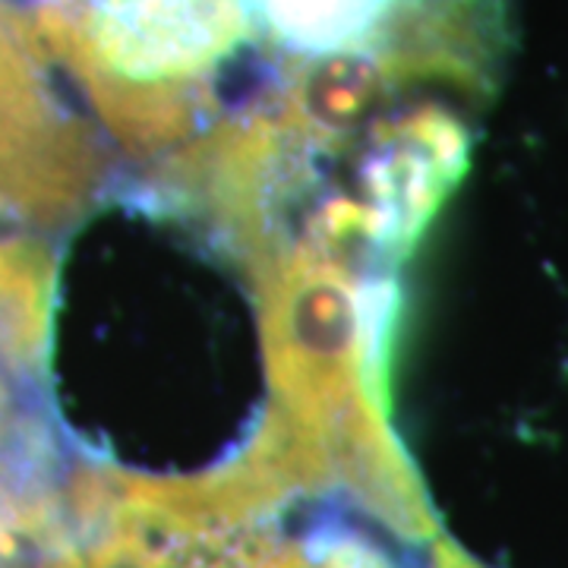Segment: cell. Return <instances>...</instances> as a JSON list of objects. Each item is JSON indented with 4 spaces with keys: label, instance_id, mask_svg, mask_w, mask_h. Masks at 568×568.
<instances>
[{
    "label": "cell",
    "instance_id": "ba28073f",
    "mask_svg": "<svg viewBox=\"0 0 568 568\" xmlns=\"http://www.w3.org/2000/svg\"><path fill=\"white\" fill-rule=\"evenodd\" d=\"M256 39L284 58H316L366 41L395 0H246Z\"/></svg>",
    "mask_w": 568,
    "mask_h": 568
},
{
    "label": "cell",
    "instance_id": "8992f818",
    "mask_svg": "<svg viewBox=\"0 0 568 568\" xmlns=\"http://www.w3.org/2000/svg\"><path fill=\"white\" fill-rule=\"evenodd\" d=\"M54 310V260L29 234H0V452L39 443L22 402L39 386Z\"/></svg>",
    "mask_w": 568,
    "mask_h": 568
},
{
    "label": "cell",
    "instance_id": "5b68a950",
    "mask_svg": "<svg viewBox=\"0 0 568 568\" xmlns=\"http://www.w3.org/2000/svg\"><path fill=\"white\" fill-rule=\"evenodd\" d=\"M297 503L237 515L219 568H433V549L443 537L433 544L410 540L345 499L291 525Z\"/></svg>",
    "mask_w": 568,
    "mask_h": 568
},
{
    "label": "cell",
    "instance_id": "277c9868",
    "mask_svg": "<svg viewBox=\"0 0 568 568\" xmlns=\"http://www.w3.org/2000/svg\"><path fill=\"white\" fill-rule=\"evenodd\" d=\"M82 568H219L237 511L205 480L118 467L70 474Z\"/></svg>",
    "mask_w": 568,
    "mask_h": 568
},
{
    "label": "cell",
    "instance_id": "6da1fadb",
    "mask_svg": "<svg viewBox=\"0 0 568 568\" xmlns=\"http://www.w3.org/2000/svg\"><path fill=\"white\" fill-rule=\"evenodd\" d=\"M244 265L268 383V407L246 452L291 493L338 496L410 540H439L388 417L395 282L361 253L310 237H291Z\"/></svg>",
    "mask_w": 568,
    "mask_h": 568
},
{
    "label": "cell",
    "instance_id": "52a82bcc",
    "mask_svg": "<svg viewBox=\"0 0 568 568\" xmlns=\"http://www.w3.org/2000/svg\"><path fill=\"white\" fill-rule=\"evenodd\" d=\"M0 568H82L67 484L51 480L39 446L0 452Z\"/></svg>",
    "mask_w": 568,
    "mask_h": 568
},
{
    "label": "cell",
    "instance_id": "3957f363",
    "mask_svg": "<svg viewBox=\"0 0 568 568\" xmlns=\"http://www.w3.org/2000/svg\"><path fill=\"white\" fill-rule=\"evenodd\" d=\"M108 159L54 82L29 13L0 0V227L58 231L102 193Z\"/></svg>",
    "mask_w": 568,
    "mask_h": 568
},
{
    "label": "cell",
    "instance_id": "7a4b0ae2",
    "mask_svg": "<svg viewBox=\"0 0 568 568\" xmlns=\"http://www.w3.org/2000/svg\"><path fill=\"white\" fill-rule=\"evenodd\" d=\"M29 20L92 118L136 159H171L212 126L224 70L260 41L246 0H85Z\"/></svg>",
    "mask_w": 568,
    "mask_h": 568
}]
</instances>
